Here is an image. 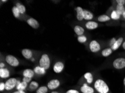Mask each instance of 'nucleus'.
<instances>
[{
	"label": "nucleus",
	"instance_id": "1",
	"mask_svg": "<svg viewBox=\"0 0 125 93\" xmlns=\"http://www.w3.org/2000/svg\"><path fill=\"white\" fill-rule=\"evenodd\" d=\"M94 88L99 93H108L109 88L107 84L101 79H98L94 84Z\"/></svg>",
	"mask_w": 125,
	"mask_h": 93
},
{
	"label": "nucleus",
	"instance_id": "2",
	"mask_svg": "<svg viewBox=\"0 0 125 93\" xmlns=\"http://www.w3.org/2000/svg\"><path fill=\"white\" fill-rule=\"evenodd\" d=\"M51 61L48 55L43 54L39 60V66L44 68L45 70L48 69L50 67Z\"/></svg>",
	"mask_w": 125,
	"mask_h": 93
},
{
	"label": "nucleus",
	"instance_id": "3",
	"mask_svg": "<svg viewBox=\"0 0 125 93\" xmlns=\"http://www.w3.org/2000/svg\"><path fill=\"white\" fill-rule=\"evenodd\" d=\"M6 61L9 65L16 67L19 65V61L15 56L11 55H9L6 56Z\"/></svg>",
	"mask_w": 125,
	"mask_h": 93
},
{
	"label": "nucleus",
	"instance_id": "4",
	"mask_svg": "<svg viewBox=\"0 0 125 93\" xmlns=\"http://www.w3.org/2000/svg\"><path fill=\"white\" fill-rule=\"evenodd\" d=\"M17 83H18V81L15 78H10L8 79L5 84V89L6 90H12L15 88V86H16Z\"/></svg>",
	"mask_w": 125,
	"mask_h": 93
},
{
	"label": "nucleus",
	"instance_id": "5",
	"mask_svg": "<svg viewBox=\"0 0 125 93\" xmlns=\"http://www.w3.org/2000/svg\"><path fill=\"white\" fill-rule=\"evenodd\" d=\"M113 65L116 69H121L125 68V59L118 58L113 62Z\"/></svg>",
	"mask_w": 125,
	"mask_h": 93
},
{
	"label": "nucleus",
	"instance_id": "6",
	"mask_svg": "<svg viewBox=\"0 0 125 93\" xmlns=\"http://www.w3.org/2000/svg\"><path fill=\"white\" fill-rule=\"evenodd\" d=\"M89 47L91 51L93 52H98L100 49L99 43L95 40H93L91 41L89 45Z\"/></svg>",
	"mask_w": 125,
	"mask_h": 93
},
{
	"label": "nucleus",
	"instance_id": "7",
	"mask_svg": "<svg viewBox=\"0 0 125 93\" xmlns=\"http://www.w3.org/2000/svg\"><path fill=\"white\" fill-rule=\"evenodd\" d=\"M60 83L58 80L53 79L51 80L50 82L48 83L47 86H48V88L51 89V90H53V89H55L56 88H57L58 87L60 86Z\"/></svg>",
	"mask_w": 125,
	"mask_h": 93
},
{
	"label": "nucleus",
	"instance_id": "8",
	"mask_svg": "<svg viewBox=\"0 0 125 93\" xmlns=\"http://www.w3.org/2000/svg\"><path fill=\"white\" fill-rule=\"evenodd\" d=\"M64 68V64L63 62L58 61L54 64L53 66V70L56 73H60L62 71Z\"/></svg>",
	"mask_w": 125,
	"mask_h": 93
},
{
	"label": "nucleus",
	"instance_id": "9",
	"mask_svg": "<svg viewBox=\"0 0 125 93\" xmlns=\"http://www.w3.org/2000/svg\"><path fill=\"white\" fill-rule=\"evenodd\" d=\"M27 23L30 26H31L32 28L37 29L39 27V22L35 20V18H30L27 20Z\"/></svg>",
	"mask_w": 125,
	"mask_h": 93
},
{
	"label": "nucleus",
	"instance_id": "10",
	"mask_svg": "<svg viewBox=\"0 0 125 93\" xmlns=\"http://www.w3.org/2000/svg\"><path fill=\"white\" fill-rule=\"evenodd\" d=\"M81 92L83 93H94V90L92 87L89 86L88 85L84 84L81 87Z\"/></svg>",
	"mask_w": 125,
	"mask_h": 93
},
{
	"label": "nucleus",
	"instance_id": "11",
	"mask_svg": "<svg viewBox=\"0 0 125 93\" xmlns=\"http://www.w3.org/2000/svg\"><path fill=\"white\" fill-rule=\"evenodd\" d=\"M21 53L22 56L25 59H30L32 58V56H33V52H32L31 50H30V49H23L21 51Z\"/></svg>",
	"mask_w": 125,
	"mask_h": 93
},
{
	"label": "nucleus",
	"instance_id": "12",
	"mask_svg": "<svg viewBox=\"0 0 125 93\" xmlns=\"http://www.w3.org/2000/svg\"><path fill=\"white\" fill-rule=\"evenodd\" d=\"M77 12L76 18L79 21H82L84 19V9L80 7H77L76 8Z\"/></svg>",
	"mask_w": 125,
	"mask_h": 93
},
{
	"label": "nucleus",
	"instance_id": "13",
	"mask_svg": "<svg viewBox=\"0 0 125 93\" xmlns=\"http://www.w3.org/2000/svg\"><path fill=\"white\" fill-rule=\"evenodd\" d=\"M10 76V71L6 68L0 69V77L1 78H7Z\"/></svg>",
	"mask_w": 125,
	"mask_h": 93
},
{
	"label": "nucleus",
	"instance_id": "14",
	"mask_svg": "<svg viewBox=\"0 0 125 93\" xmlns=\"http://www.w3.org/2000/svg\"><path fill=\"white\" fill-rule=\"evenodd\" d=\"M85 26L89 30H94L98 27V24L96 22L89 21L85 24Z\"/></svg>",
	"mask_w": 125,
	"mask_h": 93
},
{
	"label": "nucleus",
	"instance_id": "15",
	"mask_svg": "<svg viewBox=\"0 0 125 93\" xmlns=\"http://www.w3.org/2000/svg\"><path fill=\"white\" fill-rule=\"evenodd\" d=\"M28 86V83H26L24 81H22V83H20V81H18L16 85V89L18 90L24 91L26 88Z\"/></svg>",
	"mask_w": 125,
	"mask_h": 93
},
{
	"label": "nucleus",
	"instance_id": "16",
	"mask_svg": "<svg viewBox=\"0 0 125 93\" xmlns=\"http://www.w3.org/2000/svg\"><path fill=\"white\" fill-rule=\"evenodd\" d=\"M123 40H124L123 37H120L117 40H116L115 43L113 45V46L111 47L112 50H116L117 49H118L121 46V45L122 44V43L123 42Z\"/></svg>",
	"mask_w": 125,
	"mask_h": 93
},
{
	"label": "nucleus",
	"instance_id": "17",
	"mask_svg": "<svg viewBox=\"0 0 125 93\" xmlns=\"http://www.w3.org/2000/svg\"><path fill=\"white\" fill-rule=\"evenodd\" d=\"M74 31L79 36H80L83 35V34H84L85 32V30L81 26H76L74 27Z\"/></svg>",
	"mask_w": 125,
	"mask_h": 93
},
{
	"label": "nucleus",
	"instance_id": "18",
	"mask_svg": "<svg viewBox=\"0 0 125 93\" xmlns=\"http://www.w3.org/2000/svg\"><path fill=\"white\" fill-rule=\"evenodd\" d=\"M34 75V71L31 69H26L23 72V75L24 77L32 78Z\"/></svg>",
	"mask_w": 125,
	"mask_h": 93
},
{
	"label": "nucleus",
	"instance_id": "19",
	"mask_svg": "<svg viewBox=\"0 0 125 93\" xmlns=\"http://www.w3.org/2000/svg\"><path fill=\"white\" fill-rule=\"evenodd\" d=\"M93 18V14L86 9L84 10V18L85 20H90Z\"/></svg>",
	"mask_w": 125,
	"mask_h": 93
},
{
	"label": "nucleus",
	"instance_id": "20",
	"mask_svg": "<svg viewBox=\"0 0 125 93\" xmlns=\"http://www.w3.org/2000/svg\"><path fill=\"white\" fill-rule=\"evenodd\" d=\"M34 73L37 74L39 75H43L45 73V70L44 68L41 67L40 66H36L34 69Z\"/></svg>",
	"mask_w": 125,
	"mask_h": 93
},
{
	"label": "nucleus",
	"instance_id": "21",
	"mask_svg": "<svg viewBox=\"0 0 125 93\" xmlns=\"http://www.w3.org/2000/svg\"><path fill=\"white\" fill-rule=\"evenodd\" d=\"M84 77L89 84H91L93 81V75L90 73H85L84 74Z\"/></svg>",
	"mask_w": 125,
	"mask_h": 93
},
{
	"label": "nucleus",
	"instance_id": "22",
	"mask_svg": "<svg viewBox=\"0 0 125 93\" xmlns=\"http://www.w3.org/2000/svg\"><path fill=\"white\" fill-rule=\"evenodd\" d=\"M109 20H110V17H109L108 16H107V15H100V16L98 17V21L101 22H106Z\"/></svg>",
	"mask_w": 125,
	"mask_h": 93
},
{
	"label": "nucleus",
	"instance_id": "23",
	"mask_svg": "<svg viewBox=\"0 0 125 93\" xmlns=\"http://www.w3.org/2000/svg\"><path fill=\"white\" fill-rule=\"evenodd\" d=\"M16 7L18 8V9L19 11L20 14H23L26 11V8L24 5H22L20 3H17L16 4Z\"/></svg>",
	"mask_w": 125,
	"mask_h": 93
},
{
	"label": "nucleus",
	"instance_id": "24",
	"mask_svg": "<svg viewBox=\"0 0 125 93\" xmlns=\"http://www.w3.org/2000/svg\"><path fill=\"white\" fill-rule=\"evenodd\" d=\"M116 11L119 15H122L125 12V8L124 6L117 5L116 7Z\"/></svg>",
	"mask_w": 125,
	"mask_h": 93
},
{
	"label": "nucleus",
	"instance_id": "25",
	"mask_svg": "<svg viewBox=\"0 0 125 93\" xmlns=\"http://www.w3.org/2000/svg\"><path fill=\"white\" fill-rule=\"evenodd\" d=\"M112 53V50L111 48H107L102 51V55L104 57H107L110 55Z\"/></svg>",
	"mask_w": 125,
	"mask_h": 93
},
{
	"label": "nucleus",
	"instance_id": "26",
	"mask_svg": "<svg viewBox=\"0 0 125 93\" xmlns=\"http://www.w3.org/2000/svg\"><path fill=\"white\" fill-rule=\"evenodd\" d=\"M111 16L112 19H113V20H118V19H120L121 15L118 14V12H117L116 10H114L112 11Z\"/></svg>",
	"mask_w": 125,
	"mask_h": 93
},
{
	"label": "nucleus",
	"instance_id": "27",
	"mask_svg": "<svg viewBox=\"0 0 125 93\" xmlns=\"http://www.w3.org/2000/svg\"><path fill=\"white\" fill-rule=\"evenodd\" d=\"M12 12L13 15H14V16H15V17H16V18L19 17L20 13L19 12V9H18V8H17L16 6H14L12 7Z\"/></svg>",
	"mask_w": 125,
	"mask_h": 93
},
{
	"label": "nucleus",
	"instance_id": "28",
	"mask_svg": "<svg viewBox=\"0 0 125 93\" xmlns=\"http://www.w3.org/2000/svg\"><path fill=\"white\" fill-rule=\"evenodd\" d=\"M38 86L39 84L37 82H36V81H31L29 85V89L31 90H34L38 88Z\"/></svg>",
	"mask_w": 125,
	"mask_h": 93
},
{
	"label": "nucleus",
	"instance_id": "29",
	"mask_svg": "<svg viewBox=\"0 0 125 93\" xmlns=\"http://www.w3.org/2000/svg\"><path fill=\"white\" fill-rule=\"evenodd\" d=\"M48 92V88L46 86H41L37 90V93H46Z\"/></svg>",
	"mask_w": 125,
	"mask_h": 93
},
{
	"label": "nucleus",
	"instance_id": "30",
	"mask_svg": "<svg viewBox=\"0 0 125 93\" xmlns=\"http://www.w3.org/2000/svg\"><path fill=\"white\" fill-rule=\"evenodd\" d=\"M77 40L80 43H84L86 41L87 38L84 35L80 36H79L78 38H77Z\"/></svg>",
	"mask_w": 125,
	"mask_h": 93
},
{
	"label": "nucleus",
	"instance_id": "31",
	"mask_svg": "<svg viewBox=\"0 0 125 93\" xmlns=\"http://www.w3.org/2000/svg\"><path fill=\"white\" fill-rule=\"evenodd\" d=\"M116 2L118 3V5L124 6L125 4V0H117Z\"/></svg>",
	"mask_w": 125,
	"mask_h": 93
},
{
	"label": "nucleus",
	"instance_id": "32",
	"mask_svg": "<svg viewBox=\"0 0 125 93\" xmlns=\"http://www.w3.org/2000/svg\"><path fill=\"white\" fill-rule=\"evenodd\" d=\"M115 41H116V40H115V37H113V38H112V39H111V40L110 41V43H109V45H110L111 47L113 46V45H114L115 43Z\"/></svg>",
	"mask_w": 125,
	"mask_h": 93
},
{
	"label": "nucleus",
	"instance_id": "33",
	"mask_svg": "<svg viewBox=\"0 0 125 93\" xmlns=\"http://www.w3.org/2000/svg\"><path fill=\"white\" fill-rule=\"evenodd\" d=\"M31 78H30V77H24L23 79H22V81H24L26 83H29L30 81H31Z\"/></svg>",
	"mask_w": 125,
	"mask_h": 93
},
{
	"label": "nucleus",
	"instance_id": "34",
	"mask_svg": "<svg viewBox=\"0 0 125 93\" xmlns=\"http://www.w3.org/2000/svg\"><path fill=\"white\" fill-rule=\"evenodd\" d=\"M5 89V85L3 83H0V91L2 92Z\"/></svg>",
	"mask_w": 125,
	"mask_h": 93
},
{
	"label": "nucleus",
	"instance_id": "35",
	"mask_svg": "<svg viewBox=\"0 0 125 93\" xmlns=\"http://www.w3.org/2000/svg\"><path fill=\"white\" fill-rule=\"evenodd\" d=\"M66 93H79V92L76 90H73V89H72V90H68L66 92Z\"/></svg>",
	"mask_w": 125,
	"mask_h": 93
},
{
	"label": "nucleus",
	"instance_id": "36",
	"mask_svg": "<svg viewBox=\"0 0 125 93\" xmlns=\"http://www.w3.org/2000/svg\"><path fill=\"white\" fill-rule=\"evenodd\" d=\"M5 66V65L4 63H3V62H1V64H0V68H4V67Z\"/></svg>",
	"mask_w": 125,
	"mask_h": 93
},
{
	"label": "nucleus",
	"instance_id": "37",
	"mask_svg": "<svg viewBox=\"0 0 125 93\" xmlns=\"http://www.w3.org/2000/svg\"><path fill=\"white\" fill-rule=\"evenodd\" d=\"M13 93H25V92H24V91H20V90H18L16 91V92H15Z\"/></svg>",
	"mask_w": 125,
	"mask_h": 93
},
{
	"label": "nucleus",
	"instance_id": "38",
	"mask_svg": "<svg viewBox=\"0 0 125 93\" xmlns=\"http://www.w3.org/2000/svg\"><path fill=\"white\" fill-rule=\"evenodd\" d=\"M122 47H123V48H124L125 50V42L123 43V44H122Z\"/></svg>",
	"mask_w": 125,
	"mask_h": 93
},
{
	"label": "nucleus",
	"instance_id": "39",
	"mask_svg": "<svg viewBox=\"0 0 125 93\" xmlns=\"http://www.w3.org/2000/svg\"><path fill=\"white\" fill-rule=\"evenodd\" d=\"M122 16H123V17L125 19V12L124 13V14L122 15Z\"/></svg>",
	"mask_w": 125,
	"mask_h": 93
},
{
	"label": "nucleus",
	"instance_id": "40",
	"mask_svg": "<svg viewBox=\"0 0 125 93\" xmlns=\"http://www.w3.org/2000/svg\"><path fill=\"white\" fill-rule=\"evenodd\" d=\"M124 85L125 86V79L124 80Z\"/></svg>",
	"mask_w": 125,
	"mask_h": 93
},
{
	"label": "nucleus",
	"instance_id": "41",
	"mask_svg": "<svg viewBox=\"0 0 125 93\" xmlns=\"http://www.w3.org/2000/svg\"><path fill=\"white\" fill-rule=\"evenodd\" d=\"M31 61H34V59L31 58Z\"/></svg>",
	"mask_w": 125,
	"mask_h": 93
},
{
	"label": "nucleus",
	"instance_id": "42",
	"mask_svg": "<svg viewBox=\"0 0 125 93\" xmlns=\"http://www.w3.org/2000/svg\"><path fill=\"white\" fill-rule=\"evenodd\" d=\"M51 93H58L57 92H52Z\"/></svg>",
	"mask_w": 125,
	"mask_h": 93
},
{
	"label": "nucleus",
	"instance_id": "43",
	"mask_svg": "<svg viewBox=\"0 0 125 93\" xmlns=\"http://www.w3.org/2000/svg\"><path fill=\"white\" fill-rule=\"evenodd\" d=\"M7 0H5V1H2V2H6Z\"/></svg>",
	"mask_w": 125,
	"mask_h": 93
}]
</instances>
